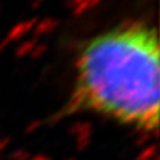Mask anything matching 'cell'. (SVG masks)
I'll return each instance as SVG.
<instances>
[{"mask_svg": "<svg viewBox=\"0 0 160 160\" xmlns=\"http://www.w3.org/2000/svg\"><path fill=\"white\" fill-rule=\"evenodd\" d=\"M158 32L141 20L103 30L82 44L71 111H91L144 131L159 126Z\"/></svg>", "mask_w": 160, "mask_h": 160, "instance_id": "6da1fadb", "label": "cell"}]
</instances>
